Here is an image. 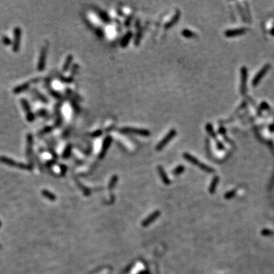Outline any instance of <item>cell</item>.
I'll return each mask as SVG.
<instances>
[{
    "mask_svg": "<svg viewBox=\"0 0 274 274\" xmlns=\"http://www.w3.org/2000/svg\"><path fill=\"white\" fill-rule=\"evenodd\" d=\"M52 129H53V128H52L51 126H47V127L44 128V129H42L41 131L40 132V134H46V133H47L51 131Z\"/></svg>",
    "mask_w": 274,
    "mask_h": 274,
    "instance_id": "23",
    "label": "cell"
},
{
    "mask_svg": "<svg viewBox=\"0 0 274 274\" xmlns=\"http://www.w3.org/2000/svg\"><path fill=\"white\" fill-rule=\"evenodd\" d=\"M72 60H73V56H72V54H69V55H68V56L66 58V61H65L64 64H63V72H66L68 68H69Z\"/></svg>",
    "mask_w": 274,
    "mask_h": 274,
    "instance_id": "11",
    "label": "cell"
},
{
    "mask_svg": "<svg viewBox=\"0 0 274 274\" xmlns=\"http://www.w3.org/2000/svg\"><path fill=\"white\" fill-rule=\"evenodd\" d=\"M181 34L186 38H192L195 36V34L192 32L190 30H188V29H184L182 30V32H181Z\"/></svg>",
    "mask_w": 274,
    "mask_h": 274,
    "instance_id": "14",
    "label": "cell"
},
{
    "mask_svg": "<svg viewBox=\"0 0 274 274\" xmlns=\"http://www.w3.org/2000/svg\"><path fill=\"white\" fill-rule=\"evenodd\" d=\"M29 85H30V83L29 82H25V83H23L20 85L17 86L16 88H15L13 90V92L15 94H20L23 91H25V90H27L28 88Z\"/></svg>",
    "mask_w": 274,
    "mask_h": 274,
    "instance_id": "10",
    "label": "cell"
},
{
    "mask_svg": "<svg viewBox=\"0 0 274 274\" xmlns=\"http://www.w3.org/2000/svg\"><path fill=\"white\" fill-rule=\"evenodd\" d=\"M120 132L126 134H136V135L141 136H149L151 133L147 129H137V128L132 127H124L120 129Z\"/></svg>",
    "mask_w": 274,
    "mask_h": 274,
    "instance_id": "1",
    "label": "cell"
},
{
    "mask_svg": "<svg viewBox=\"0 0 274 274\" xmlns=\"http://www.w3.org/2000/svg\"><path fill=\"white\" fill-rule=\"evenodd\" d=\"M71 148H72L71 145H68L66 148V149H65V151H64V153H63V157H65V158H66V157H68V156L69 155V154H70V152H71Z\"/></svg>",
    "mask_w": 274,
    "mask_h": 274,
    "instance_id": "22",
    "label": "cell"
},
{
    "mask_svg": "<svg viewBox=\"0 0 274 274\" xmlns=\"http://www.w3.org/2000/svg\"><path fill=\"white\" fill-rule=\"evenodd\" d=\"M21 103L23 107V109H24V110L26 112L27 120L28 122H32L33 120H34V117H34V114L31 112V109H30L29 103L28 102V101H27L26 99H21Z\"/></svg>",
    "mask_w": 274,
    "mask_h": 274,
    "instance_id": "6",
    "label": "cell"
},
{
    "mask_svg": "<svg viewBox=\"0 0 274 274\" xmlns=\"http://www.w3.org/2000/svg\"><path fill=\"white\" fill-rule=\"evenodd\" d=\"M158 215H159V213H155V214H152V215H151L150 216L148 217V219H147L144 222H143V225H144V226H146L147 225L150 224V223L152 222V221H154V219H155L156 217L158 216Z\"/></svg>",
    "mask_w": 274,
    "mask_h": 274,
    "instance_id": "15",
    "label": "cell"
},
{
    "mask_svg": "<svg viewBox=\"0 0 274 274\" xmlns=\"http://www.w3.org/2000/svg\"><path fill=\"white\" fill-rule=\"evenodd\" d=\"M184 167L182 165H180L175 168L174 171V174H181L184 171Z\"/></svg>",
    "mask_w": 274,
    "mask_h": 274,
    "instance_id": "20",
    "label": "cell"
},
{
    "mask_svg": "<svg viewBox=\"0 0 274 274\" xmlns=\"http://www.w3.org/2000/svg\"><path fill=\"white\" fill-rule=\"evenodd\" d=\"M111 143H112V137L107 136L105 139V140H104V142H103L101 153H100V158H102L105 155L107 151V149H108L109 146L110 145Z\"/></svg>",
    "mask_w": 274,
    "mask_h": 274,
    "instance_id": "7",
    "label": "cell"
},
{
    "mask_svg": "<svg viewBox=\"0 0 274 274\" xmlns=\"http://www.w3.org/2000/svg\"><path fill=\"white\" fill-rule=\"evenodd\" d=\"M158 172H159L160 175H161V177H162V181L165 182V184H170V181L168 180V178H167V174H166V173L165 172V171H164V169L162 168V167H161V166L158 167Z\"/></svg>",
    "mask_w": 274,
    "mask_h": 274,
    "instance_id": "12",
    "label": "cell"
},
{
    "mask_svg": "<svg viewBox=\"0 0 274 274\" xmlns=\"http://www.w3.org/2000/svg\"><path fill=\"white\" fill-rule=\"evenodd\" d=\"M132 37H133V33L130 32V31L126 34V35L124 37V38L122 39L121 42H120V46H121L122 47H126L129 44Z\"/></svg>",
    "mask_w": 274,
    "mask_h": 274,
    "instance_id": "9",
    "label": "cell"
},
{
    "mask_svg": "<svg viewBox=\"0 0 274 274\" xmlns=\"http://www.w3.org/2000/svg\"><path fill=\"white\" fill-rule=\"evenodd\" d=\"M2 41H3V44L5 45H10L11 44V40L6 36H4L2 37Z\"/></svg>",
    "mask_w": 274,
    "mask_h": 274,
    "instance_id": "25",
    "label": "cell"
},
{
    "mask_svg": "<svg viewBox=\"0 0 274 274\" xmlns=\"http://www.w3.org/2000/svg\"><path fill=\"white\" fill-rule=\"evenodd\" d=\"M78 70V64L73 65V66H72V70H71V77L74 76L77 73Z\"/></svg>",
    "mask_w": 274,
    "mask_h": 274,
    "instance_id": "21",
    "label": "cell"
},
{
    "mask_svg": "<svg viewBox=\"0 0 274 274\" xmlns=\"http://www.w3.org/2000/svg\"><path fill=\"white\" fill-rule=\"evenodd\" d=\"M60 80L64 82H66V83H70V82H72V81H73V78H72V77H69V78H64V77H63V76H61Z\"/></svg>",
    "mask_w": 274,
    "mask_h": 274,
    "instance_id": "24",
    "label": "cell"
},
{
    "mask_svg": "<svg viewBox=\"0 0 274 274\" xmlns=\"http://www.w3.org/2000/svg\"><path fill=\"white\" fill-rule=\"evenodd\" d=\"M137 27H138V30H137L136 33V37L135 38V45L139 46L141 40V37H142V30H141V28H139V24L137 25Z\"/></svg>",
    "mask_w": 274,
    "mask_h": 274,
    "instance_id": "13",
    "label": "cell"
},
{
    "mask_svg": "<svg viewBox=\"0 0 274 274\" xmlns=\"http://www.w3.org/2000/svg\"><path fill=\"white\" fill-rule=\"evenodd\" d=\"M266 70H267V66L265 67L264 68H263V70H261V72H259L260 74H258L257 76H256V77H255L254 82V85H255V83L257 84V82H258V81L260 80V78H261V76H263V75H264V72H266Z\"/></svg>",
    "mask_w": 274,
    "mask_h": 274,
    "instance_id": "17",
    "label": "cell"
},
{
    "mask_svg": "<svg viewBox=\"0 0 274 274\" xmlns=\"http://www.w3.org/2000/svg\"><path fill=\"white\" fill-rule=\"evenodd\" d=\"M101 134H102V131H101V130H97V131H95L94 133H91V136L97 137V136H100Z\"/></svg>",
    "mask_w": 274,
    "mask_h": 274,
    "instance_id": "26",
    "label": "cell"
},
{
    "mask_svg": "<svg viewBox=\"0 0 274 274\" xmlns=\"http://www.w3.org/2000/svg\"><path fill=\"white\" fill-rule=\"evenodd\" d=\"M47 50H48V44L46 43L45 45L42 47L41 51L40 53V56H39V61L37 63V69L38 71L44 70L46 66V60H47Z\"/></svg>",
    "mask_w": 274,
    "mask_h": 274,
    "instance_id": "2",
    "label": "cell"
},
{
    "mask_svg": "<svg viewBox=\"0 0 274 274\" xmlns=\"http://www.w3.org/2000/svg\"><path fill=\"white\" fill-rule=\"evenodd\" d=\"M21 40V29L19 27H16L14 30V41L12 46V50L15 53H18L20 49Z\"/></svg>",
    "mask_w": 274,
    "mask_h": 274,
    "instance_id": "4",
    "label": "cell"
},
{
    "mask_svg": "<svg viewBox=\"0 0 274 274\" xmlns=\"http://www.w3.org/2000/svg\"><path fill=\"white\" fill-rule=\"evenodd\" d=\"M34 93H35V95H36V96H37L38 98L40 99V101H44V102H45V103H47V102H48V100H47V98H46L45 96H44V95H42V94H40V92H39V91H37V90L34 89Z\"/></svg>",
    "mask_w": 274,
    "mask_h": 274,
    "instance_id": "18",
    "label": "cell"
},
{
    "mask_svg": "<svg viewBox=\"0 0 274 274\" xmlns=\"http://www.w3.org/2000/svg\"><path fill=\"white\" fill-rule=\"evenodd\" d=\"M244 31L243 30H228L225 32V35L228 37H231V36H234L236 34H242Z\"/></svg>",
    "mask_w": 274,
    "mask_h": 274,
    "instance_id": "16",
    "label": "cell"
},
{
    "mask_svg": "<svg viewBox=\"0 0 274 274\" xmlns=\"http://www.w3.org/2000/svg\"><path fill=\"white\" fill-rule=\"evenodd\" d=\"M180 17H181V12H180L179 10H177L176 13H175V15H174V17L172 18V19H171L169 22H167L165 25V28L168 29V28H172V27H173L174 25L175 24H176V23L179 21Z\"/></svg>",
    "mask_w": 274,
    "mask_h": 274,
    "instance_id": "8",
    "label": "cell"
},
{
    "mask_svg": "<svg viewBox=\"0 0 274 274\" xmlns=\"http://www.w3.org/2000/svg\"><path fill=\"white\" fill-rule=\"evenodd\" d=\"M176 135H177V131H176L174 129H171V130L167 133V135L164 137L163 139L160 141L159 143L157 145V146H156V150H158V151L162 150L164 147H165V145L167 144V143H169V142H171V139H173L174 137Z\"/></svg>",
    "mask_w": 274,
    "mask_h": 274,
    "instance_id": "3",
    "label": "cell"
},
{
    "mask_svg": "<svg viewBox=\"0 0 274 274\" xmlns=\"http://www.w3.org/2000/svg\"><path fill=\"white\" fill-rule=\"evenodd\" d=\"M184 158L186 160V161H188V162H190V163L193 164V165H195L199 166L200 168H202V169L204 170V171H211V169H210L209 167L206 166L204 164L200 163V162L197 160V158L193 157V156L189 154V153H184Z\"/></svg>",
    "mask_w": 274,
    "mask_h": 274,
    "instance_id": "5",
    "label": "cell"
},
{
    "mask_svg": "<svg viewBox=\"0 0 274 274\" xmlns=\"http://www.w3.org/2000/svg\"><path fill=\"white\" fill-rule=\"evenodd\" d=\"M99 15H100L101 19H102L104 21H105V22H108V21H110V18H109L108 15H107L105 12H103V11H100V12H99Z\"/></svg>",
    "mask_w": 274,
    "mask_h": 274,
    "instance_id": "19",
    "label": "cell"
}]
</instances>
